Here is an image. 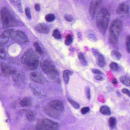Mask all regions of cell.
I'll use <instances>...</instances> for the list:
<instances>
[{"instance_id":"6da1fadb","label":"cell","mask_w":130,"mask_h":130,"mask_svg":"<svg viewBox=\"0 0 130 130\" xmlns=\"http://www.w3.org/2000/svg\"><path fill=\"white\" fill-rule=\"evenodd\" d=\"M21 62L24 67L27 70H35L38 66V58L32 49H28L24 53L21 58Z\"/></svg>"},{"instance_id":"7a4b0ae2","label":"cell","mask_w":130,"mask_h":130,"mask_svg":"<svg viewBox=\"0 0 130 130\" xmlns=\"http://www.w3.org/2000/svg\"><path fill=\"white\" fill-rule=\"evenodd\" d=\"M0 17L2 27L4 29L18 25V20L14 16L12 12L6 7H4L0 10Z\"/></svg>"},{"instance_id":"3957f363","label":"cell","mask_w":130,"mask_h":130,"mask_svg":"<svg viewBox=\"0 0 130 130\" xmlns=\"http://www.w3.org/2000/svg\"><path fill=\"white\" fill-rule=\"evenodd\" d=\"M64 110V106L61 101L55 100L48 104L44 108L46 114L53 118L59 117Z\"/></svg>"},{"instance_id":"277c9868","label":"cell","mask_w":130,"mask_h":130,"mask_svg":"<svg viewBox=\"0 0 130 130\" xmlns=\"http://www.w3.org/2000/svg\"><path fill=\"white\" fill-rule=\"evenodd\" d=\"M109 13L105 9H101L97 15V27L102 33L105 34L107 29L109 20Z\"/></svg>"},{"instance_id":"5b68a950","label":"cell","mask_w":130,"mask_h":130,"mask_svg":"<svg viewBox=\"0 0 130 130\" xmlns=\"http://www.w3.org/2000/svg\"><path fill=\"white\" fill-rule=\"evenodd\" d=\"M122 27V22L119 19H116L112 22L109 29V40L111 43L113 44L117 43Z\"/></svg>"},{"instance_id":"8992f818","label":"cell","mask_w":130,"mask_h":130,"mask_svg":"<svg viewBox=\"0 0 130 130\" xmlns=\"http://www.w3.org/2000/svg\"><path fill=\"white\" fill-rule=\"evenodd\" d=\"M40 67L43 72L49 76L51 78L57 80L59 76L58 72L50 61L48 60L42 61L40 63Z\"/></svg>"},{"instance_id":"52a82bcc","label":"cell","mask_w":130,"mask_h":130,"mask_svg":"<svg viewBox=\"0 0 130 130\" xmlns=\"http://www.w3.org/2000/svg\"><path fill=\"white\" fill-rule=\"evenodd\" d=\"M59 126L57 123L48 119H44L37 123L35 130H58Z\"/></svg>"},{"instance_id":"ba28073f","label":"cell","mask_w":130,"mask_h":130,"mask_svg":"<svg viewBox=\"0 0 130 130\" xmlns=\"http://www.w3.org/2000/svg\"><path fill=\"white\" fill-rule=\"evenodd\" d=\"M11 37L16 42L22 44H27L29 41L26 35L21 31H13Z\"/></svg>"},{"instance_id":"9c48e42d","label":"cell","mask_w":130,"mask_h":130,"mask_svg":"<svg viewBox=\"0 0 130 130\" xmlns=\"http://www.w3.org/2000/svg\"><path fill=\"white\" fill-rule=\"evenodd\" d=\"M0 69L2 73L6 76L14 75L16 73V71L15 68L5 63H1Z\"/></svg>"},{"instance_id":"30bf717a","label":"cell","mask_w":130,"mask_h":130,"mask_svg":"<svg viewBox=\"0 0 130 130\" xmlns=\"http://www.w3.org/2000/svg\"><path fill=\"white\" fill-rule=\"evenodd\" d=\"M13 30V29H8L2 32L0 36V45H5L8 42Z\"/></svg>"},{"instance_id":"8fae6325","label":"cell","mask_w":130,"mask_h":130,"mask_svg":"<svg viewBox=\"0 0 130 130\" xmlns=\"http://www.w3.org/2000/svg\"><path fill=\"white\" fill-rule=\"evenodd\" d=\"M92 52L94 55L97 58V65L101 67H105L106 63L104 56L95 49H92Z\"/></svg>"},{"instance_id":"7c38bea8","label":"cell","mask_w":130,"mask_h":130,"mask_svg":"<svg viewBox=\"0 0 130 130\" xmlns=\"http://www.w3.org/2000/svg\"><path fill=\"white\" fill-rule=\"evenodd\" d=\"M102 1L100 0H93L90 3L89 6V12L90 15L92 17H93L95 15V13L97 11V9Z\"/></svg>"},{"instance_id":"4fadbf2b","label":"cell","mask_w":130,"mask_h":130,"mask_svg":"<svg viewBox=\"0 0 130 130\" xmlns=\"http://www.w3.org/2000/svg\"><path fill=\"white\" fill-rule=\"evenodd\" d=\"M29 77L30 79L34 82L39 84H43L44 83L43 78L40 74L37 72H34L30 73L29 74Z\"/></svg>"},{"instance_id":"5bb4252c","label":"cell","mask_w":130,"mask_h":130,"mask_svg":"<svg viewBox=\"0 0 130 130\" xmlns=\"http://www.w3.org/2000/svg\"><path fill=\"white\" fill-rule=\"evenodd\" d=\"M35 29L37 31L40 33L47 34L50 31L48 27L46 24L43 23L37 24L35 26Z\"/></svg>"},{"instance_id":"9a60e30c","label":"cell","mask_w":130,"mask_h":130,"mask_svg":"<svg viewBox=\"0 0 130 130\" xmlns=\"http://www.w3.org/2000/svg\"><path fill=\"white\" fill-rule=\"evenodd\" d=\"M129 6L125 3H121L119 5L116 10V12L119 15L127 14L129 12Z\"/></svg>"},{"instance_id":"2e32d148","label":"cell","mask_w":130,"mask_h":130,"mask_svg":"<svg viewBox=\"0 0 130 130\" xmlns=\"http://www.w3.org/2000/svg\"><path fill=\"white\" fill-rule=\"evenodd\" d=\"M32 102L31 98L25 97L20 102L21 105L23 107H30L32 105Z\"/></svg>"},{"instance_id":"e0dca14e","label":"cell","mask_w":130,"mask_h":130,"mask_svg":"<svg viewBox=\"0 0 130 130\" xmlns=\"http://www.w3.org/2000/svg\"><path fill=\"white\" fill-rule=\"evenodd\" d=\"M72 72L70 71L66 70L63 72V76L65 83L67 84L69 81V76L72 74Z\"/></svg>"},{"instance_id":"ac0fdd59","label":"cell","mask_w":130,"mask_h":130,"mask_svg":"<svg viewBox=\"0 0 130 130\" xmlns=\"http://www.w3.org/2000/svg\"><path fill=\"white\" fill-rule=\"evenodd\" d=\"M100 112L102 114L105 115H109L111 111L109 107L106 106H103L100 109Z\"/></svg>"},{"instance_id":"d6986e66","label":"cell","mask_w":130,"mask_h":130,"mask_svg":"<svg viewBox=\"0 0 130 130\" xmlns=\"http://www.w3.org/2000/svg\"><path fill=\"white\" fill-rule=\"evenodd\" d=\"M121 82L125 85L130 86V78L127 76H122L120 79Z\"/></svg>"},{"instance_id":"ffe728a7","label":"cell","mask_w":130,"mask_h":130,"mask_svg":"<svg viewBox=\"0 0 130 130\" xmlns=\"http://www.w3.org/2000/svg\"><path fill=\"white\" fill-rule=\"evenodd\" d=\"M26 117L28 120L29 121H33L35 119V113L32 111H29L27 112Z\"/></svg>"},{"instance_id":"44dd1931","label":"cell","mask_w":130,"mask_h":130,"mask_svg":"<svg viewBox=\"0 0 130 130\" xmlns=\"http://www.w3.org/2000/svg\"><path fill=\"white\" fill-rule=\"evenodd\" d=\"M111 55L112 57L114 59L119 60L121 58V54L118 51L113 50L111 52Z\"/></svg>"},{"instance_id":"7402d4cb","label":"cell","mask_w":130,"mask_h":130,"mask_svg":"<svg viewBox=\"0 0 130 130\" xmlns=\"http://www.w3.org/2000/svg\"><path fill=\"white\" fill-rule=\"evenodd\" d=\"M109 127L112 128H113L115 127L116 123V119L114 117H111L109 119Z\"/></svg>"},{"instance_id":"603a6c76","label":"cell","mask_w":130,"mask_h":130,"mask_svg":"<svg viewBox=\"0 0 130 130\" xmlns=\"http://www.w3.org/2000/svg\"><path fill=\"white\" fill-rule=\"evenodd\" d=\"M34 48H35V50L38 53V54L42 55L43 54V51L40 47L38 43L37 42H35L34 44Z\"/></svg>"},{"instance_id":"cb8c5ba5","label":"cell","mask_w":130,"mask_h":130,"mask_svg":"<svg viewBox=\"0 0 130 130\" xmlns=\"http://www.w3.org/2000/svg\"><path fill=\"white\" fill-rule=\"evenodd\" d=\"M78 58L79 59L80 61L81 64H83V65H87V62H86V60H85L84 56L83 54L81 53H79L78 54Z\"/></svg>"},{"instance_id":"d4e9b609","label":"cell","mask_w":130,"mask_h":130,"mask_svg":"<svg viewBox=\"0 0 130 130\" xmlns=\"http://www.w3.org/2000/svg\"><path fill=\"white\" fill-rule=\"evenodd\" d=\"M73 42V37L71 35L68 34L66 37V40L65 41V44L67 45H69L71 44Z\"/></svg>"},{"instance_id":"484cf974","label":"cell","mask_w":130,"mask_h":130,"mask_svg":"<svg viewBox=\"0 0 130 130\" xmlns=\"http://www.w3.org/2000/svg\"><path fill=\"white\" fill-rule=\"evenodd\" d=\"M53 36L56 39H60L62 38L61 35L58 29H55L53 32Z\"/></svg>"},{"instance_id":"4316f807","label":"cell","mask_w":130,"mask_h":130,"mask_svg":"<svg viewBox=\"0 0 130 130\" xmlns=\"http://www.w3.org/2000/svg\"><path fill=\"white\" fill-rule=\"evenodd\" d=\"M55 17L53 14H49L46 15L45 17V20L47 22H52L55 20Z\"/></svg>"},{"instance_id":"83f0119b","label":"cell","mask_w":130,"mask_h":130,"mask_svg":"<svg viewBox=\"0 0 130 130\" xmlns=\"http://www.w3.org/2000/svg\"><path fill=\"white\" fill-rule=\"evenodd\" d=\"M126 44L127 50L130 54V35L127 36L126 37Z\"/></svg>"},{"instance_id":"f1b7e54d","label":"cell","mask_w":130,"mask_h":130,"mask_svg":"<svg viewBox=\"0 0 130 130\" xmlns=\"http://www.w3.org/2000/svg\"><path fill=\"white\" fill-rule=\"evenodd\" d=\"M109 67L112 70L117 71L119 69V67L117 64L114 62H112L109 65Z\"/></svg>"},{"instance_id":"f546056e","label":"cell","mask_w":130,"mask_h":130,"mask_svg":"<svg viewBox=\"0 0 130 130\" xmlns=\"http://www.w3.org/2000/svg\"><path fill=\"white\" fill-rule=\"evenodd\" d=\"M67 100L72 105V106L73 107H74L76 109H78L79 108L80 105L78 103H76V102L73 101L72 100H71V99H70L69 98H68Z\"/></svg>"},{"instance_id":"4dcf8cb0","label":"cell","mask_w":130,"mask_h":130,"mask_svg":"<svg viewBox=\"0 0 130 130\" xmlns=\"http://www.w3.org/2000/svg\"><path fill=\"white\" fill-rule=\"evenodd\" d=\"M5 56V50L2 45H0V58L4 59Z\"/></svg>"},{"instance_id":"1f68e13d","label":"cell","mask_w":130,"mask_h":130,"mask_svg":"<svg viewBox=\"0 0 130 130\" xmlns=\"http://www.w3.org/2000/svg\"><path fill=\"white\" fill-rule=\"evenodd\" d=\"M13 2H15V4H16L17 6L18 7V9L20 10V12H22V8L21 4V1L20 0H17V1H14L13 0Z\"/></svg>"},{"instance_id":"d6a6232c","label":"cell","mask_w":130,"mask_h":130,"mask_svg":"<svg viewBox=\"0 0 130 130\" xmlns=\"http://www.w3.org/2000/svg\"><path fill=\"white\" fill-rule=\"evenodd\" d=\"M25 13L28 19L30 20L31 18V14H30V9L29 7H27L25 8Z\"/></svg>"},{"instance_id":"836d02e7","label":"cell","mask_w":130,"mask_h":130,"mask_svg":"<svg viewBox=\"0 0 130 130\" xmlns=\"http://www.w3.org/2000/svg\"><path fill=\"white\" fill-rule=\"evenodd\" d=\"M88 39L91 41H93V42H96L97 41V38L94 35V34H89L88 36Z\"/></svg>"},{"instance_id":"e575fe53","label":"cell","mask_w":130,"mask_h":130,"mask_svg":"<svg viewBox=\"0 0 130 130\" xmlns=\"http://www.w3.org/2000/svg\"><path fill=\"white\" fill-rule=\"evenodd\" d=\"M85 93L86 95V97L88 99H90L91 97L90 95V88L88 87H86L85 88Z\"/></svg>"},{"instance_id":"d590c367","label":"cell","mask_w":130,"mask_h":130,"mask_svg":"<svg viewBox=\"0 0 130 130\" xmlns=\"http://www.w3.org/2000/svg\"><path fill=\"white\" fill-rule=\"evenodd\" d=\"M89 110H90V108L89 107H85L82 108L81 111V113L82 114H84L87 113V112H88Z\"/></svg>"},{"instance_id":"8d00e7d4","label":"cell","mask_w":130,"mask_h":130,"mask_svg":"<svg viewBox=\"0 0 130 130\" xmlns=\"http://www.w3.org/2000/svg\"><path fill=\"white\" fill-rule=\"evenodd\" d=\"M65 18L66 19V20L68 22H71L73 19L72 16L71 15H69V14H67V15H65Z\"/></svg>"},{"instance_id":"74e56055","label":"cell","mask_w":130,"mask_h":130,"mask_svg":"<svg viewBox=\"0 0 130 130\" xmlns=\"http://www.w3.org/2000/svg\"><path fill=\"white\" fill-rule=\"evenodd\" d=\"M92 72L96 74H102V72L100 71L99 70L96 69H93L92 70Z\"/></svg>"},{"instance_id":"f35d334b","label":"cell","mask_w":130,"mask_h":130,"mask_svg":"<svg viewBox=\"0 0 130 130\" xmlns=\"http://www.w3.org/2000/svg\"><path fill=\"white\" fill-rule=\"evenodd\" d=\"M122 91L123 93L127 94V95H128V96L130 97V92L128 89H122Z\"/></svg>"},{"instance_id":"ab89813d","label":"cell","mask_w":130,"mask_h":130,"mask_svg":"<svg viewBox=\"0 0 130 130\" xmlns=\"http://www.w3.org/2000/svg\"><path fill=\"white\" fill-rule=\"evenodd\" d=\"M94 78H95V79L97 80H102L103 79L102 77L100 75L96 76L94 77Z\"/></svg>"},{"instance_id":"60d3db41","label":"cell","mask_w":130,"mask_h":130,"mask_svg":"<svg viewBox=\"0 0 130 130\" xmlns=\"http://www.w3.org/2000/svg\"><path fill=\"white\" fill-rule=\"evenodd\" d=\"M35 9L37 11H39L40 10V7L38 4H35Z\"/></svg>"},{"instance_id":"b9f144b4","label":"cell","mask_w":130,"mask_h":130,"mask_svg":"<svg viewBox=\"0 0 130 130\" xmlns=\"http://www.w3.org/2000/svg\"><path fill=\"white\" fill-rule=\"evenodd\" d=\"M117 81L116 80V79H113L112 81V83L113 84H114V85H116V84H117Z\"/></svg>"}]
</instances>
